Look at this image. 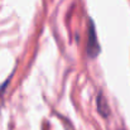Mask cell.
I'll use <instances>...</instances> for the list:
<instances>
[{
  "label": "cell",
  "mask_w": 130,
  "mask_h": 130,
  "mask_svg": "<svg viewBox=\"0 0 130 130\" xmlns=\"http://www.w3.org/2000/svg\"><path fill=\"white\" fill-rule=\"evenodd\" d=\"M96 106H97V111L101 116L107 118L110 115V107H109V104H107L105 96L102 95V92H99V95L96 97Z\"/></svg>",
  "instance_id": "obj_2"
},
{
  "label": "cell",
  "mask_w": 130,
  "mask_h": 130,
  "mask_svg": "<svg viewBox=\"0 0 130 130\" xmlns=\"http://www.w3.org/2000/svg\"><path fill=\"white\" fill-rule=\"evenodd\" d=\"M86 53L90 58H96L101 53V47L97 39L95 23L90 19L88 22V33H87V44H86Z\"/></svg>",
  "instance_id": "obj_1"
}]
</instances>
